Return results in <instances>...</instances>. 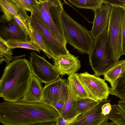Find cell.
Segmentation results:
<instances>
[{
  "instance_id": "ba28073f",
  "label": "cell",
  "mask_w": 125,
  "mask_h": 125,
  "mask_svg": "<svg viewBox=\"0 0 125 125\" xmlns=\"http://www.w3.org/2000/svg\"><path fill=\"white\" fill-rule=\"evenodd\" d=\"M28 23L42 36L49 49L52 59L70 53L66 47L57 39L37 17L31 14Z\"/></svg>"
},
{
  "instance_id": "44dd1931",
  "label": "cell",
  "mask_w": 125,
  "mask_h": 125,
  "mask_svg": "<svg viewBox=\"0 0 125 125\" xmlns=\"http://www.w3.org/2000/svg\"><path fill=\"white\" fill-rule=\"evenodd\" d=\"M60 114L61 116L65 118H72L79 114L78 113L76 99L71 93L69 88L68 99Z\"/></svg>"
},
{
  "instance_id": "f1b7e54d",
  "label": "cell",
  "mask_w": 125,
  "mask_h": 125,
  "mask_svg": "<svg viewBox=\"0 0 125 125\" xmlns=\"http://www.w3.org/2000/svg\"><path fill=\"white\" fill-rule=\"evenodd\" d=\"M0 52L9 56H11L13 54L11 49L7 44L6 41L1 38H0Z\"/></svg>"
},
{
  "instance_id": "ac0fdd59",
  "label": "cell",
  "mask_w": 125,
  "mask_h": 125,
  "mask_svg": "<svg viewBox=\"0 0 125 125\" xmlns=\"http://www.w3.org/2000/svg\"><path fill=\"white\" fill-rule=\"evenodd\" d=\"M125 71V60H120L104 74V79L108 82L112 87L116 80Z\"/></svg>"
},
{
  "instance_id": "5b68a950",
  "label": "cell",
  "mask_w": 125,
  "mask_h": 125,
  "mask_svg": "<svg viewBox=\"0 0 125 125\" xmlns=\"http://www.w3.org/2000/svg\"><path fill=\"white\" fill-rule=\"evenodd\" d=\"M107 33L100 35L94 40L93 48L89 55L90 64L94 74L97 77L103 75L117 62L109 45Z\"/></svg>"
},
{
  "instance_id": "f546056e",
  "label": "cell",
  "mask_w": 125,
  "mask_h": 125,
  "mask_svg": "<svg viewBox=\"0 0 125 125\" xmlns=\"http://www.w3.org/2000/svg\"><path fill=\"white\" fill-rule=\"evenodd\" d=\"M0 63H2L3 61L5 62L7 64L10 63V61L15 60L19 59L20 58L24 57L26 56V54H24L20 56H12L6 55L3 53L0 52Z\"/></svg>"
},
{
  "instance_id": "d590c367",
  "label": "cell",
  "mask_w": 125,
  "mask_h": 125,
  "mask_svg": "<svg viewBox=\"0 0 125 125\" xmlns=\"http://www.w3.org/2000/svg\"><path fill=\"white\" fill-rule=\"evenodd\" d=\"M56 121L44 122L31 125H55Z\"/></svg>"
},
{
  "instance_id": "4316f807",
  "label": "cell",
  "mask_w": 125,
  "mask_h": 125,
  "mask_svg": "<svg viewBox=\"0 0 125 125\" xmlns=\"http://www.w3.org/2000/svg\"><path fill=\"white\" fill-rule=\"evenodd\" d=\"M13 18L17 23L27 34L30 38V40L36 42L29 29L28 24L24 21H20L15 16H14Z\"/></svg>"
},
{
  "instance_id": "ffe728a7",
  "label": "cell",
  "mask_w": 125,
  "mask_h": 125,
  "mask_svg": "<svg viewBox=\"0 0 125 125\" xmlns=\"http://www.w3.org/2000/svg\"><path fill=\"white\" fill-rule=\"evenodd\" d=\"M107 117L116 125H125V104L118 103L112 105Z\"/></svg>"
},
{
  "instance_id": "836d02e7",
  "label": "cell",
  "mask_w": 125,
  "mask_h": 125,
  "mask_svg": "<svg viewBox=\"0 0 125 125\" xmlns=\"http://www.w3.org/2000/svg\"><path fill=\"white\" fill-rule=\"evenodd\" d=\"M110 102L106 103L102 106L101 107V113L104 116H107L110 113L112 108Z\"/></svg>"
},
{
  "instance_id": "5bb4252c",
  "label": "cell",
  "mask_w": 125,
  "mask_h": 125,
  "mask_svg": "<svg viewBox=\"0 0 125 125\" xmlns=\"http://www.w3.org/2000/svg\"><path fill=\"white\" fill-rule=\"evenodd\" d=\"M1 24L0 38L5 41L9 40L28 41V35L13 18L10 21Z\"/></svg>"
},
{
  "instance_id": "9c48e42d",
  "label": "cell",
  "mask_w": 125,
  "mask_h": 125,
  "mask_svg": "<svg viewBox=\"0 0 125 125\" xmlns=\"http://www.w3.org/2000/svg\"><path fill=\"white\" fill-rule=\"evenodd\" d=\"M29 62L32 74L45 84L60 78V75L53 65L34 52L30 53Z\"/></svg>"
},
{
  "instance_id": "e0dca14e",
  "label": "cell",
  "mask_w": 125,
  "mask_h": 125,
  "mask_svg": "<svg viewBox=\"0 0 125 125\" xmlns=\"http://www.w3.org/2000/svg\"><path fill=\"white\" fill-rule=\"evenodd\" d=\"M67 81L69 89L75 99L92 98L89 95L80 82L76 73L69 75Z\"/></svg>"
},
{
  "instance_id": "1f68e13d",
  "label": "cell",
  "mask_w": 125,
  "mask_h": 125,
  "mask_svg": "<svg viewBox=\"0 0 125 125\" xmlns=\"http://www.w3.org/2000/svg\"><path fill=\"white\" fill-rule=\"evenodd\" d=\"M19 7L22 9L30 11L31 13L33 11V10L24 1V0H12Z\"/></svg>"
},
{
  "instance_id": "e575fe53",
  "label": "cell",
  "mask_w": 125,
  "mask_h": 125,
  "mask_svg": "<svg viewBox=\"0 0 125 125\" xmlns=\"http://www.w3.org/2000/svg\"><path fill=\"white\" fill-rule=\"evenodd\" d=\"M24 0L33 10L39 3L38 0Z\"/></svg>"
},
{
  "instance_id": "603a6c76",
  "label": "cell",
  "mask_w": 125,
  "mask_h": 125,
  "mask_svg": "<svg viewBox=\"0 0 125 125\" xmlns=\"http://www.w3.org/2000/svg\"><path fill=\"white\" fill-rule=\"evenodd\" d=\"M6 42L11 49L17 48H22L34 50L39 53L41 50L36 42L31 40L27 41L9 40L6 41Z\"/></svg>"
},
{
  "instance_id": "cb8c5ba5",
  "label": "cell",
  "mask_w": 125,
  "mask_h": 125,
  "mask_svg": "<svg viewBox=\"0 0 125 125\" xmlns=\"http://www.w3.org/2000/svg\"><path fill=\"white\" fill-rule=\"evenodd\" d=\"M76 100L78 114H81L93 108L99 102L93 98H77Z\"/></svg>"
},
{
  "instance_id": "4fadbf2b",
  "label": "cell",
  "mask_w": 125,
  "mask_h": 125,
  "mask_svg": "<svg viewBox=\"0 0 125 125\" xmlns=\"http://www.w3.org/2000/svg\"><path fill=\"white\" fill-rule=\"evenodd\" d=\"M0 11L3 13L0 19L1 23L10 21L15 16L28 24L29 16L26 11L18 7L12 0H0Z\"/></svg>"
},
{
  "instance_id": "8992f818",
  "label": "cell",
  "mask_w": 125,
  "mask_h": 125,
  "mask_svg": "<svg viewBox=\"0 0 125 125\" xmlns=\"http://www.w3.org/2000/svg\"><path fill=\"white\" fill-rule=\"evenodd\" d=\"M125 12V10L121 8L112 7L107 33L109 45L117 62L123 55L122 28Z\"/></svg>"
},
{
  "instance_id": "52a82bcc",
  "label": "cell",
  "mask_w": 125,
  "mask_h": 125,
  "mask_svg": "<svg viewBox=\"0 0 125 125\" xmlns=\"http://www.w3.org/2000/svg\"><path fill=\"white\" fill-rule=\"evenodd\" d=\"M76 73L80 82L91 97L98 101L107 99L110 94L109 87L104 79L87 72Z\"/></svg>"
},
{
  "instance_id": "2e32d148",
  "label": "cell",
  "mask_w": 125,
  "mask_h": 125,
  "mask_svg": "<svg viewBox=\"0 0 125 125\" xmlns=\"http://www.w3.org/2000/svg\"><path fill=\"white\" fill-rule=\"evenodd\" d=\"M41 82L36 77L32 74L27 88L21 99L26 102L41 103L50 106L44 99L43 88Z\"/></svg>"
},
{
  "instance_id": "3957f363",
  "label": "cell",
  "mask_w": 125,
  "mask_h": 125,
  "mask_svg": "<svg viewBox=\"0 0 125 125\" xmlns=\"http://www.w3.org/2000/svg\"><path fill=\"white\" fill-rule=\"evenodd\" d=\"M39 3L31 13L39 19L52 34L65 47L67 43L61 20L64 10L60 0H38Z\"/></svg>"
},
{
  "instance_id": "7a4b0ae2",
  "label": "cell",
  "mask_w": 125,
  "mask_h": 125,
  "mask_svg": "<svg viewBox=\"0 0 125 125\" xmlns=\"http://www.w3.org/2000/svg\"><path fill=\"white\" fill-rule=\"evenodd\" d=\"M32 74L29 62L25 58L8 64L0 80V97L9 102L21 99Z\"/></svg>"
},
{
  "instance_id": "d4e9b609",
  "label": "cell",
  "mask_w": 125,
  "mask_h": 125,
  "mask_svg": "<svg viewBox=\"0 0 125 125\" xmlns=\"http://www.w3.org/2000/svg\"><path fill=\"white\" fill-rule=\"evenodd\" d=\"M29 27L35 41L39 46L41 50L49 59L52 56L49 48L44 41L42 36L28 23Z\"/></svg>"
},
{
  "instance_id": "7c38bea8",
  "label": "cell",
  "mask_w": 125,
  "mask_h": 125,
  "mask_svg": "<svg viewBox=\"0 0 125 125\" xmlns=\"http://www.w3.org/2000/svg\"><path fill=\"white\" fill-rule=\"evenodd\" d=\"M54 66L60 75H68L76 73L81 67L77 57L69 53L53 59Z\"/></svg>"
},
{
  "instance_id": "4dcf8cb0",
  "label": "cell",
  "mask_w": 125,
  "mask_h": 125,
  "mask_svg": "<svg viewBox=\"0 0 125 125\" xmlns=\"http://www.w3.org/2000/svg\"><path fill=\"white\" fill-rule=\"evenodd\" d=\"M103 3L121 8L125 10V0H103Z\"/></svg>"
},
{
  "instance_id": "277c9868",
  "label": "cell",
  "mask_w": 125,
  "mask_h": 125,
  "mask_svg": "<svg viewBox=\"0 0 125 125\" xmlns=\"http://www.w3.org/2000/svg\"><path fill=\"white\" fill-rule=\"evenodd\" d=\"M61 20L67 43L80 53L89 55L94 43L90 31L74 20L64 10Z\"/></svg>"
},
{
  "instance_id": "d6a6232c",
  "label": "cell",
  "mask_w": 125,
  "mask_h": 125,
  "mask_svg": "<svg viewBox=\"0 0 125 125\" xmlns=\"http://www.w3.org/2000/svg\"><path fill=\"white\" fill-rule=\"evenodd\" d=\"M122 49L123 55H125V12L123 19L122 28Z\"/></svg>"
},
{
  "instance_id": "8d00e7d4",
  "label": "cell",
  "mask_w": 125,
  "mask_h": 125,
  "mask_svg": "<svg viewBox=\"0 0 125 125\" xmlns=\"http://www.w3.org/2000/svg\"><path fill=\"white\" fill-rule=\"evenodd\" d=\"M101 125H116L113 122H108L107 121Z\"/></svg>"
},
{
  "instance_id": "9a60e30c",
  "label": "cell",
  "mask_w": 125,
  "mask_h": 125,
  "mask_svg": "<svg viewBox=\"0 0 125 125\" xmlns=\"http://www.w3.org/2000/svg\"><path fill=\"white\" fill-rule=\"evenodd\" d=\"M68 86L67 80L61 78L45 84L43 88L44 100L51 106L52 104L59 100L63 92Z\"/></svg>"
},
{
  "instance_id": "8fae6325",
  "label": "cell",
  "mask_w": 125,
  "mask_h": 125,
  "mask_svg": "<svg viewBox=\"0 0 125 125\" xmlns=\"http://www.w3.org/2000/svg\"><path fill=\"white\" fill-rule=\"evenodd\" d=\"M111 101L110 99L99 101L98 104L80 115L69 125H101L108 120L107 116H104L102 113V107L105 103Z\"/></svg>"
},
{
  "instance_id": "484cf974",
  "label": "cell",
  "mask_w": 125,
  "mask_h": 125,
  "mask_svg": "<svg viewBox=\"0 0 125 125\" xmlns=\"http://www.w3.org/2000/svg\"><path fill=\"white\" fill-rule=\"evenodd\" d=\"M69 88L68 85L62 93L59 100L51 105V106L55 109L60 113L66 102L68 97Z\"/></svg>"
},
{
  "instance_id": "6da1fadb",
  "label": "cell",
  "mask_w": 125,
  "mask_h": 125,
  "mask_svg": "<svg viewBox=\"0 0 125 125\" xmlns=\"http://www.w3.org/2000/svg\"><path fill=\"white\" fill-rule=\"evenodd\" d=\"M61 116L52 106L41 103H29L22 99L0 104V122L3 125H31L56 121Z\"/></svg>"
},
{
  "instance_id": "7402d4cb",
  "label": "cell",
  "mask_w": 125,
  "mask_h": 125,
  "mask_svg": "<svg viewBox=\"0 0 125 125\" xmlns=\"http://www.w3.org/2000/svg\"><path fill=\"white\" fill-rule=\"evenodd\" d=\"M67 1L77 8L91 9L93 11L100 8L104 4L103 0H68Z\"/></svg>"
},
{
  "instance_id": "30bf717a",
  "label": "cell",
  "mask_w": 125,
  "mask_h": 125,
  "mask_svg": "<svg viewBox=\"0 0 125 125\" xmlns=\"http://www.w3.org/2000/svg\"><path fill=\"white\" fill-rule=\"evenodd\" d=\"M112 7L104 3L93 10L94 17L90 32L94 40L100 35L107 32Z\"/></svg>"
},
{
  "instance_id": "d6986e66",
  "label": "cell",
  "mask_w": 125,
  "mask_h": 125,
  "mask_svg": "<svg viewBox=\"0 0 125 125\" xmlns=\"http://www.w3.org/2000/svg\"><path fill=\"white\" fill-rule=\"evenodd\" d=\"M110 94L119 98L118 103L125 104V71L115 82L112 87H109Z\"/></svg>"
},
{
  "instance_id": "83f0119b",
  "label": "cell",
  "mask_w": 125,
  "mask_h": 125,
  "mask_svg": "<svg viewBox=\"0 0 125 125\" xmlns=\"http://www.w3.org/2000/svg\"><path fill=\"white\" fill-rule=\"evenodd\" d=\"M81 114H79L72 118H65L60 116L56 121L55 125H69L74 122Z\"/></svg>"
}]
</instances>
